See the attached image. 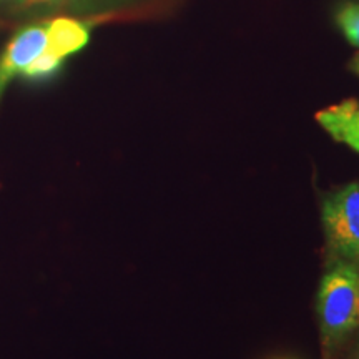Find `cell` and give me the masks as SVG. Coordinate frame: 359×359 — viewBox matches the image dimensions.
I'll return each mask as SVG.
<instances>
[{
    "instance_id": "cell-1",
    "label": "cell",
    "mask_w": 359,
    "mask_h": 359,
    "mask_svg": "<svg viewBox=\"0 0 359 359\" xmlns=\"http://www.w3.org/2000/svg\"><path fill=\"white\" fill-rule=\"evenodd\" d=\"M325 351L359 330V263L336 258L321 278L316 298Z\"/></svg>"
},
{
    "instance_id": "cell-2",
    "label": "cell",
    "mask_w": 359,
    "mask_h": 359,
    "mask_svg": "<svg viewBox=\"0 0 359 359\" xmlns=\"http://www.w3.org/2000/svg\"><path fill=\"white\" fill-rule=\"evenodd\" d=\"M321 222L331 253L359 263V182L348 183L325 196Z\"/></svg>"
},
{
    "instance_id": "cell-3",
    "label": "cell",
    "mask_w": 359,
    "mask_h": 359,
    "mask_svg": "<svg viewBox=\"0 0 359 359\" xmlns=\"http://www.w3.org/2000/svg\"><path fill=\"white\" fill-rule=\"evenodd\" d=\"M47 47V24L29 25L19 30L0 57V98L7 85L27 69Z\"/></svg>"
},
{
    "instance_id": "cell-4",
    "label": "cell",
    "mask_w": 359,
    "mask_h": 359,
    "mask_svg": "<svg viewBox=\"0 0 359 359\" xmlns=\"http://www.w3.org/2000/svg\"><path fill=\"white\" fill-rule=\"evenodd\" d=\"M316 122L336 142L344 143L359 154V103L353 98L323 109L316 114Z\"/></svg>"
},
{
    "instance_id": "cell-5",
    "label": "cell",
    "mask_w": 359,
    "mask_h": 359,
    "mask_svg": "<svg viewBox=\"0 0 359 359\" xmlns=\"http://www.w3.org/2000/svg\"><path fill=\"white\" fill-rule=\"evenodd\" d=\"M90 32L80 20L58 17L47 24V47L45 50L65 60L72 53L82 50L88 43Z\"/></svg>"
},
{
    "instance_id": "cell-6",
    "label": "cell",
    "mask_w": 359,
    "mask_h": 359,
    "mask_svg": "<svg viewBox=\"0 0 359 359\" xmlns=\"http://www.w3.org/2000/svg\"><path fill=\"white\" fill-rule=\"evenodd\" d=\"M64 60L53 55V53L43 50L39 57H35L27 69L22 72L25 79L29 80H47L53 77L58 70H60Z\"/></svg>"
},
{
    "instance_id": "cell-7",
    "label": "cell",
    "mask_w": 359,
    "mask_h": 359,
    "mask_svg": "<svg viewBox=\"0 0 359 359\" xmlns=\"http://www.w3.org/2000/svg\"><path fill=\"white\" fill-rule=\"evenodd\" d=\"M336 20L348 42L359 47V4H346L341 7Z\"/></svg>"
},
{
    "instance_id": "cell-8",
    "label": "cell",
    "mask_w": 359,
    "mask_h": 359,
    "mask_svg": "<svg viewBox=\"0 0 359 359\" xmlns=\"http://www.w3.org/2000/svg\"><path fill=\"white\" fill-rule=\"evenodd\" d=\"M13 4H19V6H42V4H52L57 2V0H12Z\"/></svg>"
},
{
    "instance_id": "cell-9",
    "label": "cell",
    "mask_w": 359,
    "mask_h": 359,
    "mask_svg": "<svg viewBox=\"0 0 359 359\" xmlns=\"http://www.w3.org/2000/svg\"><path fill=\"white\" fill-rule=\"evenodd\" d=\"M349 69H351V72H354V74L359 75V53H356L351 58V62H349Z\"/></svg>"
},
{
    "instance_id": "cell-10",
    "label": "cell",
    "mask_w": 359,
    "mask_h": 359,
    "mask_svg": "<svg viewBox=\"0 0 359 359\" xmlns=\"http://www.w3.org/2000/svg\"><path fill=\"white\" fill-rule=\"evenodd\" d=\"M351 359H359V344L356 346V349H354V353H353Z\"/></svg>"
}]
</instances>
